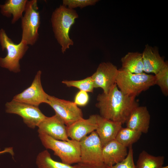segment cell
<instances>
[{"instance_id": "10", "label": "cell", "mask_w": 168, "mask_h": 168, "mask_svg": "<svg viewBox=\"0 0 168 168\" xmlns=\"http://www.w3.org/2000/svg\"><path fill=\"white\" fill-rule=\"evenodd\" d=\"M41 73V71H38L31 85L14 96L12 100L37 107L42 103L47 104L49 95L45 92L42 87Z\"/></svg>"}, {"instance_id": "28", "label": "cell", "mask_w": 168, "mask_h": 168, "mask_svg": "<svg viewBox=\"0 0 168 168\" xmlns=\"http://www.w3.org/2000/svg\"><path fill=\"white\" fill-rule=\"evenodd\" d=\"M78 164H79V168H109V166L104 163L99 165H91L81 163Z\"/></svg>"}, {"instance_id": "12", "label": "cell", "mask_w": 168, "mask_h": 168, "mask_svg": "<svg viewBox=\"0 0 168 168\" xmlns=\"http://www.w3.org/2000/svg\"><path fill=\"white\" fill-rule=\"evenodd\" d=\"M38 132L47 134L58 140L68 141L67 126L56 114L50 117L46 116L38 125Z\"/></svg>"}, {"instance_id": "19", "label": "cell", "mask_w": 168, "mask_h": 168, "mask_svg": "<svg viewBox=\"0 0 168 168\" xmlns=\"http://www.w3.org/2000/svg\"><path fill=\"white\" fill-rule=\"evenodd\" d=\"M121 62L122 70L135 74L143 72L142 53L128 52L121 58Z\"/></svg>"}, {"instance_id": "29", "label": "cell", "mask_w": 168, "mask_h": 168, "mask_svg": "<svg viewBox=\"0 0 168 168\" xmlns=\"http://www.w3.org/2000/svg\"><path fill=\"white\" fill-rule=\"evenodd\" d=\"M9 152L11 154H13L12 148V147H8L5 148L3 151H0V154L5 152Z\"/></svg>"}, {"instance_id": "4", "label": "cell", "mask_w": 168, "mask_h": 168, "mask_svg": "<svg viewBox=\"0 0 168 168\" xmlns=\"http://www.w3.org/2000/svg\"><path fill=\"white\" fill-rule=\"evenodd\" d=\"M116 84L124 94L136 97L155 85V77L144 72L135 74L119 69Z\"/></svg>"}, {"instance_id": "15", "label": "cell", "mask_w": 168, "mask_h": 168, "mask_svg": "<svg viewBox=\"0 0 168 168\" xmlns=\"http://www.w3.org/2000/svg\"><path fill=\"white\" fill-rule=\"evenodd\" d=\"M128 153L127 147L113 140L102 147L103 162L108 166H112L124 159Z\"/></svg>"}, {"instance_id": "1", "label": "cell", "mask_w": 168, "mask_h": 168, "mask_svg": "<svg viewBox=\"0 0 168 168\" xmlns=\"http://www.w3.org/2000/svg\"><path fill=\"white\" fill-rule=\"evenodd\" d=\"M135 98L124 94L115 83L108 93L98 95L96 106L101 117L123 124L139 105Z\"/></svg>"}, {"instance_id": "7", "label": "cell", "mask_w": 168, "mask_h": 168, "mask_svg": "<svg viewBox=\"0 0 168 168\" xmlns=\"http://www.w3.org/2000/svg\"><path fill=\"white\" fill-rule=\"evenodd\" d=\"M80 162L79 163L94 165L103 164L102 146L95 131L80 141Z\"/></svg>"}, {"instance_id": "26", "label": "cell", "mask_w": 168, "mask_h": 168, "mask_svg": "<svg viewBox=\"0 0 168 168\" xmlns=\"http://www.w3.org/2000/svg\"><path fill=\"white\" fill-rule=\"evenodd\" d=\"M99 0H63V5L71 9L77 7L82 9L88 6L94 5Z\"/></svg>"}, {"instance_id": "18", "label": "cell", "mask_w": 168, "mask_h": 168, "mask_svg": "<svg viewBox=\"0 0 168 168\" xmlns=\"http://www.w3.org/2000/svg\"><path fill=\"white\" fill-rule=\"evenodd\" d=\"M27 0H8L3 5H0L2 14L7 17L12 15V23L14 24L21 18L24 12Z\"/></svg>"}, {"instance_id": "8", "label": "cell", "mask_w": 168, "mask_h": 168, "mask_svg": "<svg viewBox=\"0 0 168 168\" xmlns=\"http://www.w3.org/2000/svg\"><path fill=\"white\" fill-rule=\"evenodd\" d=\"M7 113L17 114L21 117L27 126L32 129L38 126L46 117L38 107L12 100L6 105Z\"/></svg>"}, {"instance_id": "5", "label": "cell", "mask_w": 168, "mask_h": 168, "mask_svg": "<svg viewBox=\"0 0 168 168\" xmlns=\"http://www.w3.org/2000/svg\"><path fill=\"white\" fill-rule=\"evenodd\" d=\"M0 44L2 50L6 49L7 52L5 57H0V66L11 72H19V61L28 49V45L21 40L18 44L15 43L2 29H0Z\"/></svg>"}, {"instance_id": "6", "label": "cell", "mask_w": 168, "mask_h": 168, "mask_svg": "<svg viewBox=\"0 0 168 168\" xmlns=\"http://www.w3.org/2000/svg\"><path fill=\"white\" fill-rule=\"evenodd\" d=\"M24 12V16L21 18V40L28 45H33L39 38L38 30L40 23L37 0H27Z\"/></svg>"}, {"instance_id": "3", "label": "cell", "mask_w": 168, "mask_h": 168, "mask_svg": "<svg viewBox=\"0 0 168 168\" xmlns=\"http://www.w3.org/2000/svg\"><path fill=\"white\" fill-rule=\"evenodd\" d=\"M38 133L44 146L53 151L54 154L58 157L62 162L71 165L80 162V142L72 139L68 141L58 140L44 133Z\"/></svg>"}, {"instance_id": "17", "label": "cell", "mask_w": 168, "mask_h": 168, "mask_svg": "<svg viewBox=\"0 0 168 168\" xmlns=\"http://www.w3.org/2000/svg\"><path fill=\"white\" fill-rule=\"evenodd\" d=\"M142 54L143 72L146 73L155 75L165 63L166 62L160 56L156 48L147 44Z\"/></svg>"}, {"instance_id": "14", "label": "cell", "mask_w": 168, "mask_h": 168, "mask_svg": "<svg viewBox=\"0 0 168 168\" xmlns=\"http://www.w3.org/2000/svg\"><path fill=\"white\" fill-rule=\"evenodd\" d=\"M150 115L146 106L136 107L129 115L126 123V127L146 133L148 131Z\"/></svg>"}, {"instance_id": "13", "label": "cell", "mask_w": 168, "mask_h": 168, "mask_svg": "<svg viewBox=\"0 0 168 168\" xmlns=\"http://www.w3.org/2000/svg\"><path fill=\"white\" fill-rule=\"evenodd\" d=\"M97 127V114H92L88 119L83 118L67 126V135L71 139L80 142L87 134L96 130Z\"/></svg>"}, {"instance_id": "24", "label": "cell", "mask_w": 168, "mask_h": 168, "mask_svg": "<svg viewBox=\"0 0 168 168\" xmlns=\"http://www.w3.org/2000/svg\"><path fill=\"white\" fill-rule=\"evenodd\" d=\"M155 85L160 88L161 92L166 96L168 95V63L166 62L162 68L155 75Z\"/></svg>"}, {"instance_id": "27", "label": "cell", "mask_w": 168, "mask_h": 168, "mask_svg": "<svg viewBox=\"0 0 168 168\" xmlns=\"http://www.w3.org/2000/svg\"><path fill=\"white\" fill-rule=\"evenodd\" d=\"M89 97L87 92L80 91L76 94L73 101L77 106H84L88 103Z\"/></svg>"}, {"instance_id": "22", "label": "cell", "mask_w": 168, "mask_h": 168, "mask_svg": "<svg viewBox=\"0 0 168 168\" xmlns=\"http://www.w3.org/2000/svg\"><path fill=\"white\" fill-rule=\"evenodd\" d=\"M142 133L127 127H122L119 130L115 140L127 147L137 142L140 138Z\"/></svg>"}, {"instance_id": "23", "label": "cell", "mask_w": 168, "mask_h": 168, "mask_svg": "<svg viewBox=\"0 0 168 168\" xmlns=\"http://www.w3.org/2000/svg\"><path fill=\"white\" fill-rule=\"evenodd\" d=\"M62 82L68 87L77 88L80 91L92 92L94 88L93 81L91 76L78 80H67L62 81Z\"/></svg>"}, {"instance_id": "25", "label": "cell", "mask_w": 168, "mask_h": 168, "mask_svg": "<svg viewBox=\"0 0 168 168\" xmlns=\"http://www.w3.org/2000/svg\"><path fill=\"white\" fill-rule=\"evenodd\" d=\"M127 156L122 161L110 166L109 168H136L133 158V150L132 145L129 147Z\"/></svg>"}, {"instance_id": "20", "label": "cell", "mask_w": 168, "mask_h": 168, "mask_svg": "<svg viewBox=\"0 0 168 168\" xmlns=\"http://www.w3.org/2000/svg\"><path fill=\"white\" fill-rule=\"evenodd\" d=\"M36 163L38 168H79L78 164L72 166L54 160L46 150L38 154L36 158Z\"/></svg>"}, {"instance_id": "2", "label": "cell", "mask_w": 168, "mask_h": 168, "mask_svg": "<svg viewBox=\"0 0 168 168\" xmlns=\"http://www.w3.org/2000/svg\"><path fill=\"white\" fill-rule=\"evenodd\" d=\"M78 17L77 12L60 5L53 12L51 19L53 30L55 37L61 47V51L64 53L73 42L69 36L71 27Z\"/></svg>"}, {"instance_id": "16", "label": "cell", "mask_w": 168, "mask_h": 168, "mask_svg": "<svg viewBox=\"0 0 168 168\" xmlns=\"http://www.w3.org/2000/svg\"><path fill=\"white\" fill-rule=\"evenodd\" d=\"M122 124L101 117L97 114V127L96 130L102 146L115 139Z\"/></svg>"}, {"instance_id": "9", "label": "cell", "mask_w": 168, "mask_h": 168, "mask_svg": "<svg viewBox=\"0 0 168 168\" xmlns=\"http://www.w3.org/2000/svg\"><path fill=\"white\" fill-rule=\"evenodd\" d=\"M48 104L54 110L67 126L83 118L82 110L73 101L49 95Z\"/></svg>"}, {"instance_id": "11", "label": "cell", "mask_w": 168, "mask_h": 168, "mask_svg": "<svg viewBox=\"0 0 168 168\" xmlns=\"http://www.w3.org/2000/svg\"><path fill=\"white\" fill-rule=\"evenodd\" d=\"M118 72L117 67L111 63H100L96 72L91 76L94 88H100L104 93H108L116 83Z\"/></svg>"}, {"instance_id": "21", "label": "cell", "mask_w": 168, "mask_h": 168, "mask_svg": "<svg viewBox=\"0 0 168 168\" xmlns=\"http://www.w3.org/2000/svg\"><path fill=\"white\" fill-rule=\"evenodd\" d=\"M165 161L164 156H154L145 150L139 154L136 162V168H161Z\"/></svg>"}]
</instances>
